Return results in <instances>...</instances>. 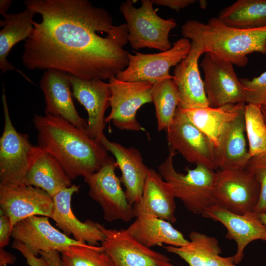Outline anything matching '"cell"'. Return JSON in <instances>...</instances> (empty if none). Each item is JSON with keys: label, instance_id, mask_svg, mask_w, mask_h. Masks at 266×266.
Listing matches in <instances>:
<instances>
[{"label": "cell", "instance_id": "cell-36", "mask_svg": "<svg viewBox=\"0 0 266 266\" xmlns=\"http://www.w3.org/2000/svg\"><path fill=\"white\" fill-rule=\"evenodd\" d=\"M0 212V248H3L9 243L12 227L9 218Z\"/></svg>", "mask_w": 266, "mask_h": 266}, {"label": "cell", "instance_id": "cell-30", "mask_svg": "<svg viewBox=\"0 0 266 266\" xmlns=\"http://www.w3.org/2000/svg\"><path fill=\"white\" fill-rule=\"evenodd\" d=\"M151 100L155 106L158 130H166L172 122L179 105V92L173 79H165L153 85Z\"/></svg>", "mask_w": 266, "mask_h": 266}, {"label": "cell", "instance_id": "cell-23", "mask_svg": "<svg viewBox=\"0 0 266 266\" xmlns=\"http://www.w3.org/2000/svg\"><path fill=\"white\" fill-rule=\"evenodd\" d=\"M175 198L171 185L149 168L141 199L133 205L135 217L151 215L173 224L177 220Z\"/></svg>", "mask_w": 266, "mask_h": 266}, {"label": "cell", "instance_id": "cell-12", "mask_svg": "<svg viewBox=\"0 0 266 266\" xmlns=\"http://www.w3.org/2000/svg\"><path fill=\"white\" fill-rule=\"evenodd\" d=\"M200 64L209 105L217 107L246 102L244 90L233 65L217 55L205 52Z\"/></svg>", "mask_w": 266, "mask_h": 266}, {"label": "cell", "instance_id": "cell-41", "mask_svg": "<svg viewBox=\"0 0 266 266\" xmlns=\"http://www.w3.org/2000/svg\"><path fill=\"white\" fill-rule=\"evenodd\" d=\"M258 214L262 221L266 225V211L264 213Z\"/></svg>", "mask_w": 266, "mask_h": 266}, {"label": "cell", "instance_id": "cell-21", "mask_svg": "<svg viewBox=\"0 0 266 266\" xmlns=\"http://www.w3.org/2000/svg\"><path fill=\"white\" fill-rule=\"evenodd\" d=\"M101 144L113 154L121 171L120 178L125 188V195L132 205L140 200L149 168L144 164L140 152L134 147H126L108 140L104 134Z\"/></svg>", "mask_w": 266, "mask_h": 266}, {"label": "cell", "instance_id": "cell-20", "mask_svg": "<svg viewBox=\"0 0 266 266\" xmlns=\"http://www.w3.org/2000/svg\"><path fill=\"white\" fill-rule=\"evenodd\" d=\"M191 41L188 55L175 66L173 75L179 95V106L184 109L209 106L198 64L205 52L199 42Z\"/></svg>", "mask_w": 266, "mask_h": 266}, {"label": "cell", "instance_id": "cell-4", "mask_svg": "<svg viewBox=\"0 0 266 266\" xmlns=\"http://www.w3.org/2000/svg\"><path fill=\"white\" fill-rule=\"evenodd\" d=\"M176 152L170 149L165 161L158 167V172L172 188L175 198L195 214H202L206 209L217 204L213 195L216 172L207 166L198 165L194 169L186 168V173L175 169L173 158Z\"/></svg>", "mask_w": 266, "mask_h": 266}, {"label": "cell", "instance_id": "cell-19", "mask_svg": "<svg viewBox=\"0 0 266 266\" xmlns=\"http://www.w3.org/2000/svg\"><path fill=\"white\" fill-rule=\"evenodd\" d=\"M80 186L72 184L53 197V207L51 216L64 233L72 235L74 239L93 246H99L104 235L98 223L91 220L81 222L71 210V200L73 195L79 192Z\"/></svg>", "mask_w": 266, "mask_h": 266}, {"label": "cell", "instance_id": "cell-35", "mask_svg": "<svg viewBox=\"0 0 266 266\" xmlns=\"http://www.w3.org/2000/svg\"><path fill=\"white\" fill-rule=\"evenodd\" d=\"M12 247L18 250L23 255L30 266H49L48 262L43 257L38 258L33 255L22 242L14 240L12 243Z\"/></svg>", "mask_w": 266, "mask_h": 266}, {"label": "cell", "instance_id": "cell-13", "mask_svg": "<svg viewBox=\"0 0 266 266\" xmlns=\"http://www.w3.org/2000/svg\"><path fill=\"white\" fill-rule=\"evenodd\" d=\"M104 235L103 250L115 266H174L170 260L137 241L126 229H107L98 223Z\"/></svg>", "mask_w": 266, "mask_h": 266}, {"label": "cell", "instance_id": "cell-31", "mask_svg": "<svg viewBox=\"0 0 266 266\" xmlns=\"http://www.w3.org/2000/svg\"><path fill=\"white\" fill-rule=\"evenodd\" d=\"M59 252L62 266H115L101 246L73 245Z\"/></svg>", "mask_w": 266, "mask_h": 266}, {"label": "cell", "instance_id": "cell-24", "mask_svg": "<svg viewBox=\"0 0 266 266\" xmlns=\"http://www.w3.org/2000/svg\"><path fill=\"white\" fill-rule=\"evenodd\" d=\"M71 179L51 154L33 145L30 156L26 184L41 189L52 197L71 186Z\"/></svg>", "mask_w": 266, "mask_h": 266}, {"label": "cell", "instance_id": "cell-9", "mask_svg": "<svg viewBox=\"0 0 266 266\" xmlns=\"http://www.w3.org/2000/svg\"><path fill=\"white\" fill-rule=\"evenodd\" d=\"M260 193L256 177L246 168L219 169L216 172L213 195L217 204L232 213L255 211Z\"/></svg>", "mask_w": 266, "mask_h": 266}, {"label": "cell", "instance_id": "cell-16", "mask_svg": "<svg viewBox=\"0 0 266 266\" xmlns=\"http://www.w3.org/2000/svg\"><path fill=\"white\" fill-rule=\"evenodd\" d=\"M48 217L33 216L13 226L11 237L23 243L34 255L41 251L59 252L70 245H85L86 243L72 239L55 228Z\"/></svg>", "mask_w": 266, "mask_h": 266}, {"label": "cell", "instance_id": "cell-29", "mask_svg": "<svg viewBox=\"0 0 266 266\" xmlns=\"http://www.w3.org/2000/svg\"><path fill=\"white\" fill-rule=\"evenodd\" d=\"M226 25L240 29L266 27V0H238L217 17Z\"/></svg>", "mask_w": 266, "mask_h": 266}, {"label": "cell", "instance_id": "cell-6", "mask_svg": "<svg viewBox=\"0 0 266 266\" xmlns=\"http://www.w3.org/2000/svg\"><path fill=\"white\" fill-rule=\"evenodd\" d=\"M115 160L109 157L97 171L84 177L89 187V195L98 202L107 222H129L135 217L133 205L126 198L119 177L115 173Z\"/></svg>", "mask_w": 266, "mask_h": 266}, {"label": "cell", "instance_id": "cell-34", "mask_svg": "<svg viewBox=\"0 0 266 266\" xmlns=\"http://www.w3.org/2000/svg\"><path fill=\"white\" fill-rule=\"evenodd\" d=\"M245 102L262 105L266 104V71L252 79L241 78Z\"/></svg>", "mask_w": 266, "mask_h": 266}, {"label": "cell", "instance_id": "cell-15", "mask_svg": "<svg viewBox=\"0 0 266 266\" xmlns=\"http://www.w3.org/2000/svg\"><path fill=\"white\" fill-rule=\"evenodd\" d=\"M201 216L221 223L227 230L225 237L235 241L237 244L233 255L235 265L243 260L244 250L250 242L256 240L266 241V225L255 211L238 214L215 204L206 209Z\"/></svg>", "mask_w": 266, "mask_h": 266}, {"label": "cell", "instance_id": "cell-11", "mask_svg": "<svg viewBox=\"0 0 266 266\" xmlns=\"http://www.w3.org/2000/svg\"><path fill=\"white\" fill-rule=\"evenodd\" d=\"M111 90L110 114L105 123L112 122L121 130H143L136 118L137 110L144 104L152 102L153 85L147 82H128L115 76L109 80Z\"/></svg>", "mask_w": 266, "mask_h": 266}, {"label": "cell", "instance_id": "cell-37", "mask_svg": "<svg viewBox=\"0 0 266 266\" xmlns=\"http://www.w3.org/2000/svg\"><path fill=\"white\" fill-rule=\"evenodd\" d=\"M152 1L153 3L168 7L176 11L197 2L195 0H153Z\"/></svg>", "mask_w": 266, "mask_h": 266}, {"label": "cell", "instance_id": "cell-27", "mask_svg": "<svg viewBox=\"0 0 266 266\" xmlns=\"http://www.w3.org/2000/svg\"><path fill=\"white\" fill-rule=\"evenodd\" d=\"M36 12L28 7L22 12L6 14L2 16L0 26V69L1 73L9 70H17L7 59L10 50L17 43L26 41L33 31V19Z\"/></svg>", "mask_w": 266, "mask_h": 266}, {"label": "cell", "instance_id": "cell-2", "mask_svg": "<svg viewBox=\"0 0 266 266\" xmlns=\"http://www.w3.org/2000/svg\"><path fill=\"white\" fill-rule=\"evenodd\" d=\"M33 120L37 146L53 156L71 180L98 171L109 157L100 142L66 120L36 114Z\"/></svg>", "mask_w": 266, "mask_h": 266}, {"label": "cell", "instance_id": "cell-28", "mask_svg": "<svg viewBox=\"0 0 266 266\" xmlns=\"http://www.w3.org/2000/svg\"><path fill=\"white\" fill-rule=\"evenodd\" d=\"M245 102L217 107L209 106L184 109L180 107L191 121L217 144L219 134L224 125L244 111Z\"/></svg>", "mask_w": 266, "mask_h": 266}, {"label": "cell", "instance_id": "cell-14", "mask_svg": "<svg viewBox=\"0 0 266 266\" xmlns=\"http://www.w3.org/2000/svg\"><path fill=\"white\" fill-rule=\"evenodd\" d=\"M53 198L43 190L28 185H0V211L7 216L11 227L33 216L51 218Z\"/></svg>", "mask_w": 266, "mask_h": 266}, {"label": "cell", "instance_id": "cell-10", "mask_svg": "<svg viewBox=\"0 0 266 266\" xmlns=\"http://www.w3.org/2000/svg\"><path fill=\"white\" fill-rule=\"evenodd\" d=\"M170 149L181 154L188 162L218 169L215 146L178 106L172 122L165 130Z\"/></svg>", "mask_w": 266, "mask_h": 266}, {"label": "cell", "instance_id": "cell-38", "mask_svg": "<svg viewBox=\"0 0 266 266\" xmlns=\"http://www.w3.org/2000/svg\"><path fill=\"white\" fill-rule=\"evenodd\" d=\"M39 254L46 260L49 266H62L61 255L58 251H41Z\"/></svg>", "mask_w": 266, "mask_h": 266}, {"label": "cell", "instance_id": "cell-25", "mask_svg": "<svg viewBox=\"0 0 266 266\" xmlns=\"http://www.w3.org/2000/svg\"><path fill=\"white\" fill-rule=\"evenodd\" d=\"M190 240L184 246H165L171 253L180 257L189 266H236L233 256L224 257L217 238L200 232L193 231Z\"/></svg>", "mask_w": 266, "mask_h": 266}, {"label": "cell", "instance_id": "cell-5", "mask_svg": "<svg viewBox=\"0 0 266 266\" xmlns=\"http://www.w3.org/2000/svg\"><path fill=\"white\" fill-rule=\"evenodd\" d=\"M134 1L127 0L119 6V10L126 20L128 41L132 48L156 49L165 51L172 45L169 40L170 32L176 27L172 18L164 19L154 10L152 0H142L139 8Z\"/></svg>", "mask_w": 266, "mask_h": 266}, {"label": "cell", "instance_id": "cell-42", "mask_svg": "<svg viewBox=\"0 0 266 266\" xmlns=\"http://www.w3.org/2000/svg\"><path fill=\"white\" fill-rule=\"evenodd\" d=\"M261 109H262V113H263V117L264 118V120L266 124V104L261 105Z\"/></svg>", "mask_w": 266, "mask_h": 266}, {"label": "cell", "instance_id": "cell-7", "mask_svg": "<svg viewBox=\"0 0 266 266\" xmlns=\"http://www.w3.org/2000/svg\"><path fill=\"white\" fill-rule=\"evenodd\" d=\"M2 102L4 124L0 138V185H26L29 158L33 145L27 134L18 132L13 125L4 87Z\"/></svg>", "mask_w": 266, "mask_h": 266}, {"label": "cell", "instance_id": "cell-33", "mask_svg": "<svg viewBox=\"0 0 266 266\" xmlns=\"http://www.w3.org/2000/svg\"><path fill=\"white\" fill-rule=\"evenodd\" d=\"M246 169L254 174L261 185L260 198L255 212L264 213L266 211V152L251 157Z\"/></svg>", "mask_w": 266, "mask_h": 266}, {"label": "cell", "instance_id": "cell-8", "mask_svg": "<svg viewBox=\"0 0 266 266\" xmlns=\"http://www.w3.org/2000/svg\"><path fill=\"white\" fill-rule=\"evenodd\" d=\"M191 48V40L183 37L174 42L169 50L158 53L135 52L133 55L128 52V66L115 77L124 81L147 82L153 85L165 79H173L170 68L186 58Z\"/></svg>", "mask_w": 266, "mask_h": 266}, {"label": "cell", "instance_id": "cell-32", "mask_svg": "<svg viewBox=\"0 0 266 266\" xmlns=\"http://www.w3.org/2000/svg\"><path fill=\"white\" fill-rule=\"evenodd\" d=\"M248 152L253 157L266 152V124L261 105L247 103L244 110Z\"/></svg>", "mask_w": 266, "mask_h": 266}, {"label": "cell", "instance_id": "cell-17", "mask_svg": "<svg viewBox=\"0 0 266 266\" xmlns=\"http://www.w3.org/2000/svg\"><path fill=\"white\" fill-rule=\"evenodd\" d=\"M69 77L72 95L88 113L86 132L92 139L100 142L104 134L105 112L110 106L109 84L100 79H83L71 74Z\"/></svg>", "mask_w": 266, "mask_h": 266}, {"label": "cell", "instance_id": "cell-3", "mask_svg": "<svg viewBox=\"0 0 266 266\" xmlns=\"http://www.w3.org/2000/svg\"><path fill=\"white\" fill-rule=\"evenodd\" d=\"M181 33L183 37L199 42L205 53H212L240 67L247 65L251 53L266 54V27L237 29L213 17L206 23L187 21L181 27Z\"/></svg>", "mask_w": 266, "mask_h": 266}, {"label": "cell", "instance_id": "cell-40", "mask_svg": "<svg viewBox=\"0 0 266 266\" xmlns=\"http://www.w3.org/2000/svg\"><path fill=\"white\" fill-rule=\"evenodd\" d=\"M12 2V1L11 0H0V13L2 16L7 13L8 10Z\"/></svg>", "mask_w": 266, "mask_h": 266}, {"label": "cell", "instance_id": "cell-39", "mask_svg": "<svg viewBox=\"0 0 266 266\" xmlns=\"http://www.w3.org/2000/svg\"><path fill=\"white\" fill-rule=\"evenodd\" d=\"M16 258L10 253L0 248V266H7V265H13Z\"/></svg>", "mask_w": 266, "mask_h": 266}, {"label": "cell", "instance_id": "cell-18", "mask_svg": "<svg viewBox=\"0 0 266 266\" xmlns=\"http://www.w3.org/2000/svg\"><path fill=\"white\" fill-rule=\"evenodd\" d=\"M39 85L44 96L45 115L61 118L86 131L87 120L82 118L75 107L68 73L57 69H47Z\"/></svg>", "mask_w": 266, "mask_h": 266}, {"label": "cell", "instance_id": "cell-26", "mask_svg": "<svg viewBox=\"0 0 266 266\" xmlns=\"http://www.w3.org/2000/svg\"><path fill=\"white\" fill-rule=\"evenodd\" d=\"M126 230L137 241L149 248L163 244L180 247L189 241L171 223L151 215L136 217Z\"/></svg>", "mask_w": 266, "mask_h": 266}, {"label": "cell", "instance_id": "cell-1", "mask_svg": "<svg viewBox=\"0 0 266 266\" xmlns=\"http://www.w3.org/2000/svg\"><path fill=\"white\" fill-rule=\"evenodd\" d=\"M40 15L25 41L29 70L57 69L83 79L109 80L129 64L126 24L114 25L107 11L87 0H26Z\"/></svg>", "mask_w": 266, "mask_h": 266}, {"label": "cell", "instance_id": "cell-22", "mask_svg": "<svg viewBox=\"0 0 266 266\" xmlns=\"http://www.w3.org/2000/svg\"><path fill=\"white\" fill-rule=\"evenodd\" d=\"M215 156L220 170L246 168L251 157L245 132L244 111L223 127L215 147Z\"/></svg>", "mask_w": 266, "mask_h": 266}, {"label": "cell", "instance_id": "cell-43", "mask_svg": "<svg viewBox=\"0 0 266 266\" xmlns=\"http://www.w3.org/2000/svg\"><path fill=\"white\" fill-rule=\"evenodd\" d=\"M200 6L202 8H205V7L206 6V2L205 0H200Z\"/></svg>", "mask_w": 266, "mask_h": 266}]
</instances>
